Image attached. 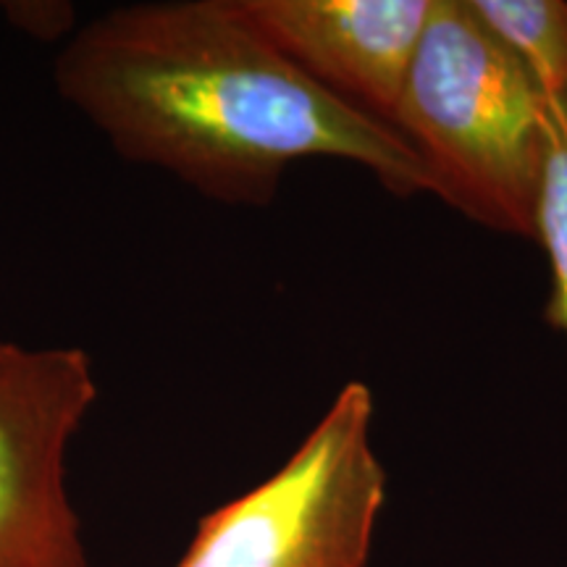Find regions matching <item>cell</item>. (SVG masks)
I'll return each instance as SVG.
<instances>
[{
  "mask_svg": "<svg viewBox=\"0 0 567 567\" xmlns=\"http://www.w3.org/2000/svg\"><path fill=\"white\" fill-rule=\"evenodd\" d=\"M59 97L137 166L224 205L264 208L292 163L347 161L389 193H434L392 126L339 101L281 53L237 0L118 6L71 32Z\"/></svg>",
  "mask_w": 567,
  "mask_h": 567,
  "instance_id": "cell-1",
  "label": "cell"
},
{
  "mask_svg": "<svg viewBox=\"0 0 567 567\" xmlns=\"http://www.w3.org/2000/svg\"><path fill=\"white\" fill-rule=\"evenodd\" d=\"M394 132L421 155L434 195L536 239L544 95L467 0H431Z\"/></svg>",
  "mask_w": 567,
  "mask_h": 567,
  "instance_id": "cell-2",
  "label": "cell"
},
{
  "mask_svg": "<svg viewBox=\"0 0 567 567\" xmlns=\"http://www.w3.org/2000/svg\"><path fill=\"white\" fill-rule=\"evenodd\" d=\"M371 429L350 381L274 476L203 517L179 567H365L386 499Z\"/></svg>",
  "mask_w": 567,
  "mask_h": 567,
  "instance_id": "cell-3",
  "label": "cell"
},
{
  "mask_svg": "<svg viewBox=\"0 0 567 567\" xmlns=\"http://www.w3.org/2000/svg\"><path fill=\"white\" fill-rule=\"evenodd\" d=\"M95 402L82 347L0 339V567H90L66 460Z\"/></svg>",
  "mask_w": 567,
  "mask_h": 567,
  "instance_id": "cell-4",
  "label": "cell"
},
{
  "mask_svg": "<svg viewBox=\"0 0 567 567\" xmlns=\"http://www.w3.org/2000/svg\"><path fill=\"white\" fill-rule=\"evenodd\" d=\"M237 6L321 87L394 130L431 0H237Z\"/></svg>",
  "mask_w": 567,
  "mask_h": 567,
  "instance_id": "cell-5",
  "label": "cell"
},
{
  "mask_svg": "<svg viewBox=\"0 0 567 567\" xmlns=\"http://www.w3.org/2000/svg\"><path fill=\"white\" fill-rule=\"evenodd\" d=\"M481 24L513 53L544 97L567 95V3L467 0Z\"/></svg>",
  "mask_w": 567,
  "mask_h": 567,
  "instance_id": "cell-6",
  "label": "cell"
},
{
  "mask_svg": "<svg viewBox=\"0 0 567 567\" xmlns=\"http://www.w3.org/2000/svg\"><path fill=\"white\" fill-rule=\"evenodd\" d=\"M536 243L549 260L551 289L544 321L567 337V95L544 97V155Z\"/></svg>",
  "mask_w": 567,
  "mask_h": 567,
  "instance_id": "cell-7",
  "label": "cell"
},
{
  "mask_svg": "<svg viewBox=\"0 0 567 567\" xmlns=\"http://www.w3.org/2000/svg\"><path fill=\"white\" fill-rule=\"evenodd\" d=\"M13 24L21 27L24 32L34 34V38H63V34H69V27H71V11L69 6H61V3H19L17 11H9Z\"/></svg>",
  "mask_w": 567,
  "mask_h": 567,
  "instance_id": "cell-8",
  "label": "cell"
}]
</instances>
